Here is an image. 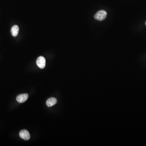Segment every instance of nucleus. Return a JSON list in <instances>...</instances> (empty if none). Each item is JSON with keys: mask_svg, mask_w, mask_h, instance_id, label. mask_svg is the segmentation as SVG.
I'll return each mask as SVG.
<instances>
[{"mask_svg": "<svg viewBox=\"0 0 146 146\" xmlns=\"http://www.w3.org/2000/svg\"><path fill=\"white\" fill-rule=\"evenodd\" d=\"M107 13L104 10H100L97 12L94 18L97 21H102L105 19L107 16Z\"/></svg>", "mask_w": 146, "mask_h": 146, "instance_id": "nucleus-1", "label": "nucleus"}, {"mask_svg": "<svg viewBox=\"0 0 146 146\" xmlns=\"http://www.w3.org/2000/svg\"><path fill=\"white\" fill-rule=\"evenodd\" d=\"M46 63L45 58L42 56L39 57L37 60V65L41 69H43L45 67Z\"/></svg>", "mask_w": 146, "mask_h": 146, "instance_id": "nucleus-2", "label": "nucleus"}, {"mask_svg": "<svg viewBox=\"0 0 146 146\" xmlns=\"http://www.w3.org/2000/svg\"><path fill=\"white\" fill-rule=\"evenodd\" d=\"M19 135L21 138L25 140H28L30 138V135L29 132L25 129L21 130L19 132Z\"/></svg>", "mask_w": 146, "mask_h": 146, "instance_id": "nucleus-3", "label": "nucleus"}, {"mask_svg": "<svg viewBox=\"0 0 146 146\" xmlns=\"http://www.w3.org/2000/svg\"><path fill=\"white\" fill-rule=\"evenodd\" d=\"M28 95L27 94H21L16 97V100L19 103H22L26 102L28 98Z\"/></svg>", "mask_w": 146, "mask_h": 146, "instance_id": "nucleus-4", "label": "nucleus"}, {"mask_svg": "<svg viewBox=\"0 0 146 146\" xmlns=\"http://www.w3.org/2000/svg\"><path fill=\"white\" fill-rule=\"evenodd\" d=\"M57 103V99L54 97L50 98L46 101V105L48 107H51V106H53L56 104Z\"/></svg>", "mask_w": 146, "mask_h": 146, "instance_id": "nucleus-5", "label": "nucleus"}, {"mask_svg": "<svg viewBox=\"0 0 146 146\" xmlns=\"http://www.w3.org/2000/svg\"><path fill=\"white\" fill-rule=\"evenodd\" d=\"M19 28L17 25H14L11 29V33L13 37H16L18 34Z\"/></svg>", "mask_w": 146, "mask_h": 146, "instance_id": "nucleus-6", "label": "nucleus"}, {"mask_svg": "<svg viewBox=\"0 0 146 146\" xmlns=\"http://www.w3.org/2000/svg\"><path fill=\"white\" fill-rule=\"evenodd\" d=\"M145 24H146V22H145Z\"/></svg>", "mask_w": 146, "mask_h": 146, "instance_id": "nucleus-7", "label": "nucleus"}]
</instances>
